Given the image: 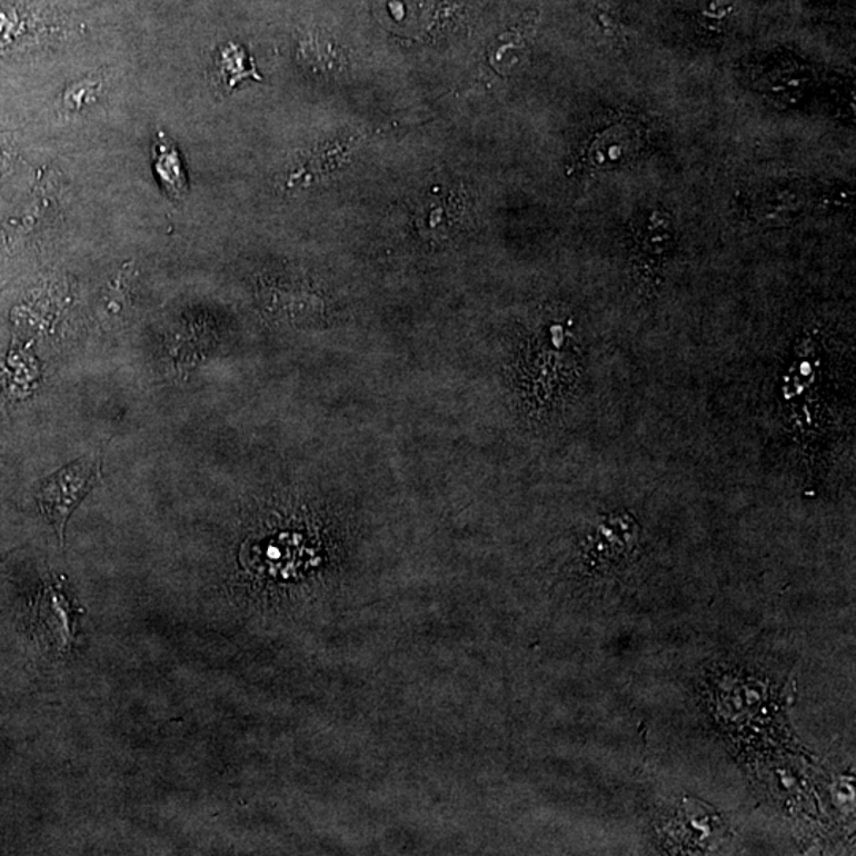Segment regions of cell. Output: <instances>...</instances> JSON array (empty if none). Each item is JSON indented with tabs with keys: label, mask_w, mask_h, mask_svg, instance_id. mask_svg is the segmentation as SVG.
Listing matches in <instances>:
<instances>
[{
	"label": "cell",
	"mask_w": 856,
	"mask_h": 856,
	"mask_svg": "<svg viewBox=\"0 0 856 856\" xmlns=\"http://www.w3.org/2000/svg\"><path fill=\"white\" fill-rule=\"evenodd\" d=\"M99 465L96 457H81L44 479L37 490L40 509L53 525L61 541H64L70 516L96 486Z\"/></svg>",
	"instance_id": "1"
},
{
	"label": "cell",
	"mask_w": 856,
	"mask_h": 856,
	"mask_svg": "<svg viewBox=\"0 0 856 856\" xmlns=\"http://www.w3.org/2000/svg\"><path fill=\"white\" fill-rule=\"evenodd\" d=\"M675 247V222L666 210H654L644 222L639 257L644 266L658 270Z\"/></svg>",
	"instance_id": "2"
},
{
	"label": "cell",
	"mask_w": 856,
	"mask_h": 856,
	"mask_svg": "<svg viewBox=\"0 0 856 856\" xmlns=\"http://www.w3.org/2000/svg\"><path fill=\"white\" fill-rule=\"evenodd\" d=\"M152 159H155L156 177L162 188L175 199H181L188 192V175H186L180 151L175 147L173 141L163 136V132L158 133L152 148Z\"/></svg>",
	"instance_id": "3"
},
{
	"label": "cell",
	"mask_w": 856,
	"mask_h": 856,
	"mask_svg": "<svg viewBox=\"0 0 856 856\" xmlns=\"http://www.w3.org/2000/svg\"><path fill=\"white\" fill-rule=\"evenodd\" d=\"M216 72H218L219 81L227 89H233L249 78L262 81V77L257 73L255 62L238 44H229L221 51L218 61H216Z\"/></svg>",
	"instance_id": "4"
},
{
	"label": "cell",
	"mask_w": 856,
	"mask_h": 856,
	"mask_svg": "<svg viewBox=\"0 0 856 856\" xmlns=\"http://www.w3.org/2000/svg\"><path fill=\"white\" fill-rule=\"evenodd\" d=\"M810 81H813V76L807 72V69H798V67L779 69V72L770 73L769 96L776 102L785 103V106L798 103L806 96Z\"/></svg>",
	"instance_id": "5"
},
{
	"label": "cell",
	"mask_w": 856,
	"mask_h": 856,
	"mask_svg": "<svg viewBox=\"0 0 856 856\" xmlns=\"http://www.w3.org/2000/svg\"><path fill=\"white\" fill-rule=\"evenodd\" d=\"M627 133L628 130L625 128H614L610 132L609 130L605 132V136L599 137L591 145L589 161L599 167L624 161L625 156L633 151V143H635V139Z\"/></svg>",
	"instance_id": "6"
},
{
	"label": "cell",
	"mask_w": 856,
	"mask_h": 856,
	"mask_svg": "<svg viewBox=\"0 0 856 856\" xmlns=\"http://www.w3.org/2000/svg\"><path fill=\"white\" fill-rule=\"evenodd\" d=\"M100 89H102V80L99 77H88L83 80L76 81L66 89L62 94L61 107L62 110L69 115L81 113L86 107L92 106L97 102L100 96Z\"/></svg>",
	"instance_id": "7"
},
{
	"label": "cell",
	"mask_w": 856,
	"mask_h": 856,
	"mask_svg": "<svg viewBox=\"0 0 856 856\" xmlns=\"http://www.w3.org/2000/svg\"><path fill=\"white\" fill-rule=\"evenodd\" d=\"M525 50H527V39L524 33L505 36L494 54V64L497 66L498 72H511L514 67L522 61Z\"/></svg>",
	"instance_id": "8"
},
{
	"label": "cell",
	"mask_w": 856,
	"mask_h": 856,
	"mask_svg": "<svg viewBox=\"0 0 856 856\" xmlns=\"http://www.w3.org/2000/svg\"><path fill=\"white\" fill-rule=\"evenodd\" d=\"M128 292L129 277L125 268V270L119 271L118 278L110 282V289H108L107 296L103 297L102 307H100V318L106 319L107 324L118 321L121 318Z\"/></svg>",
	"instance_id": "9"
},
{
	"label": "cell",
	"mask_w": 856,
	"mask_h": 856,
	"mask_svg": "<svg viewBox=\"0 0 856 856\" xmlns=\"http://www.w3.org/2000/svg\"><path fill=\"white\" fill-rule=\"evenodd\" d=\"M7 167H9V161H7L6 156H0V178L6 173Z\"/></svg>",
	"instance_id": "10"
}]
</instances>
